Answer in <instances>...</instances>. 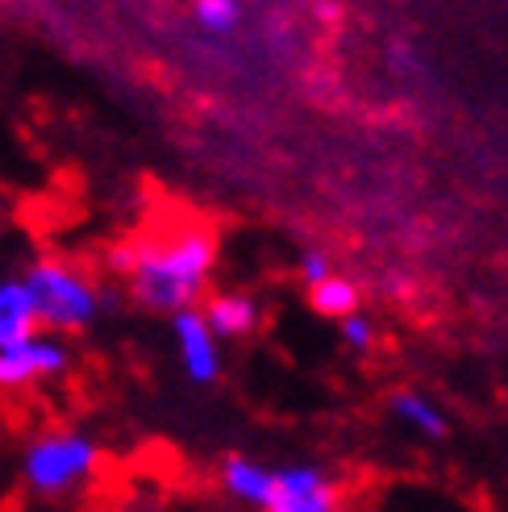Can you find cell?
I'll list each match as a JSON object with an SVG mask.
<instances>
[{
    "instance_id": "6da1fadb",
    "label": "cell",
    "mask_w": 508,
    "mask_h": 512,
    "mask_svg": "<svg viewBox=\"0 0 508 512\" xmlns=\"http://www.w3.org/2000/svg\"><path fill=\"white\" fill-rule=\"evenodd\" d=\"M217 267V229L180 217L109 246V271L130 284V296L150 313H180L205 296Z\"/></svg>"
},
{
    "instance_id": "7a4b0ae2",
    "label": "cell",
    "mask_w": 508,
    "mask_h": 512,
    "mask_svg": "<svg viewBox=\"0 0 508 512\" xmlns=\"http://www.w3.org/2000/svg\"><path fill=\"white\" fill-rule=\"evenodd\" d=\"M21 279H25V288H30L38 329H50V334H59V338L88 329L100 317V309H105L100 284L67 259H38Z\"/></svg>"
},
{
    "instance_id": "3957f363",
    "label": "cell",
    "mask_w": 508,
    "mask_h": 512,
    "mask_svg": "<svg viewBox=\"0 0 508 512\" xmlns=\"http://www.w3.org/2000/svg\"><path fill=\"white\" fill-rule=\"evenodd\" d=\"M100 471V442L80 429H46L21 454V479L38 496H71Z\"/></svg>"
},
{
    "instance_id": "277c9868",
    "label": "cell",
    "mask_w": 508,
    "mask_h": 512,
    "mask_svg": "<svg viewBox=\"0 0 508 512\" xmlns=\"http://www.w3.org/2000/svg\"><path fill=\"white\" fill-rule=\"evenodd\" d=\"M67 367H71V350L63 346V338L50 334V329H34V334L0 350V392L38 388V383L67 375Z\"/></svg>"
},
{
    "instance_id": "5b68a950",
    "label": "cell",
    "mask_w": 508,
    "mask_h": 512,
    "mask_svg": "<svg viewBox=\"0 0 508 512\" xmlns=\"http://www.w3.org/2000/svg\"><path fill=\"white\" fill-rule=\"evenodd\" d=\"M171 334H175V350H180L184 375L192 383H217V375H221V338L209 329L200 304L171 313Z\"/></svg>"
},
{
    "instance_id": "8992f818",
    "label": "cell",
    "mask_w": 508,
    "mask_h": 512,
    "mask_svg": "<svg viewBox=\"0 0 508 512\" xmlns=\"http://www.w3.org/2000/svg\"><path fill=\"white\" fill-rule=\"evenodd\" d=\"M342 504L338 479L321 467H275V500L267 512H321Z\"/></svg>"
},
{
    "instance_id": "52a82bcc",
    "label": "cell",
    "mask_w": 508,
    "mask_h": 512,
    "mask_svg": "<svg viewBox=\"0 0 508 512\" xmlns=\"http://www.w3.org/2000/svg\"><path fill=\"white\" fill-rule=\"evenodd\" d=\"M217 483L230 500L254 512H267L275 500V467L259 463V458H246V454H225L217 467Z\"/></svg>"
},
{
    "instance_id": "ba28073f",
    "label": "cell",
    "mask_w": 508,
    "mask_h": 512,
    "mask_svg": "<svg viewBox=\"0 0 508 512\" xmlns=\"http://www.w3.org/2000/svg\"><path fill=\"white\" fill-rule=\"evenodd\" d=\"M200 313H205L209 329L221 342H242L250 334H259V325H263L259 300L246 296V292H217L200 304Z\"/></svg>"
},
{
    "instance_id": "9c48e42d",
    "label": "cell",
    "mask_w": 508,
    "mask_h": 512,
    "mask_svg": "<svg viewBox=\"0 0 508 512\" xmlns=\"http://www.w3.org/2000/svg\"><path fill=\"white\" fill-rule=\"evenodd\" d=\"M34 329H38V313L25 279H0V350L34 334Z\"/></svg>"
},
{
    "instance_id": "30bf717a",
    "label": "cell",
    "mask_w": 508,
    "mask_h": 512,
    "mask_svg": "<svg viewBox=\"0 0 508 512\" xmlns=\"http://www.w3.org/2000/svg\"><path fill=\"white\" fill-rule=\"evenodd\" d=\"M309 309L325 321H342L350 313H359L363 309V288L354 284L350 275H325L317 279V284H309Z\"/></svg>"
},
{
    "instance_id": "8fae6325",
    "label": "cell",
    "mask_w": 508,
    "mask_h": 512,
    "mask_svg": "<svg viewBox=\"0 0 508 512\" xmlns=\"http://www.w3.org/2000/svg\"><path fill=\"white\" fill-rule=\"evenodd\" d=\"M392 413H396L400 425H409L417 438H425V442L446 438V417H442V408L429 400L425 392H417V388L396 392V396H392Z\"/></svg>"
},
{
    "instance_id": "7c38bea8",
    "label": "cell",
    "mask_w": 508,
    "mask_h": 512,
    "mask_svg": "<svg viewBox=\"0 0 508 512\" xmlns=\"http://www.w3.org/2000/svg\"><path fill=\"white\" fill-rule=\"evenodd\" d=\"M192 13L209 34H230L238 25V17H242V5L238 0H196Z\"/></svg>"
},
{
    "instance_id": "4fadbf2b",
    "label": "cell",
    "mask_w": 508,
    "mask_h": 512,
    "mask_svg": "<svg viewBox=\"0 0 508 512\" xmlns=\"http://www.w3.org/2000/svg\"><path fill=\"white\" fill-rule=\"evenodd\" d=\"M338 329H342V342H346L354 354H367V350L375 346V338H379V329H375V321H371L367 313H350V317H342Z\"/></svg>"
},
{
    "instance_id": "5bb4252c",
    "label": "cell",
    "mask_w": 508,
    "mask_h": 512,
    "mask_svg": "<svg viewBox=\"0 0 508 512\" xmlns=\"http://www.w3.org/2000/svg\"><path fill=\"white\" fill-rule=\"evenodd\" d=\"M325 275H334V259H329L325 250H304L300 254V279H304V288L317 284V279Z\"/></svg>"
},
{
    "instance_id": "9a60e30c",
    "label": "cell",
    "mask_w": 508,
    "mask_h": 512,
    "mask_svg": "<svg viewBox=\"0 0 508 512\" xmlns=\"http://www.w3.org/2000/svg\"><path fill=\"white\" fill-rule=\"evenodd\" d=\"M317 17H321V21H338L342 13H338L334 5H329V0H321V5H317Z\"/></svg>"
},
{
    "instance_id": "2e32d148",
    "label": "cell",
    "mask_w": 508,
    "mask_h": 512,
    "mask_svg": "<svg viewBox=\"0 0 508 512\" xmlns=\"http://www.w3.org/2000/svg\"><path fill=\"white\" fill-rule=\"evenodd\" d=\"M321 512H346V508H342V504H334V508H321Z\"/></svg>"
},
{
    "instance_id": "e0dca14e",
    "label": "cell",
    "mask_w": 508,
    "mask_h": 512,
    "mask_svg": "<svg viewBox=\"0 0 508 512\" xmlns=\"http://www.w3.org/2000/svg\"><path fill=\"white\" fill-rule=\"evenodd\" d=\"M0 221H5V217H0Z\"/></svg>"
}]
</instances>
